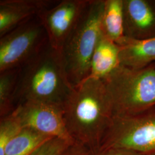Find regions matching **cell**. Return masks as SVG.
<instances>
[{"label":"cell","instance_id":"obj_1","mask_svg":"<svg viewBox=\"0 0 155 155\" xmlns=\"http://www.w3.org/2000/svg\"><path fill=\"white\" fill-rule=\"evenodd\" d=\"M67 131L75 142L97 152L114 116L103 80L88 78L74 87L63 104Z\"/></svg>","mask_w":155,"mask_h":155},{"label":"cell","instance_id":"obj_2","mask_svg":"<svg viewBox=\"0 0 155 155\" xmlns=\"http://www.w3.org/2000/svg\"><path fill=\"white\" fill-rule=\"evenodd\" d=\"M20 68L15 107L29 101L63 106L74 88L67 75L61 52L50 43Z\"/></svg>","mask_w":155,"mask_h":155},{"label":"cell","instance_id":"obj_3","mask_svg":"<svg viewBox=\"0 0 155 155\" xmlns=\"http://www.w3.org/2000/svg\"><path fill=\"white\" fill-rule=\"evenodd\" d=\"M104 81L114 116L134 115L155 106V63L139 68L120 64Z\"/></svg>","mask_w":155,"mask_h":155},{"label":"cell","instance_id":"obj_4","mask_svg":"<svg viewBox=\"0 0 155 155\" xmlns=\"http://www.w3.org/2000/svg\"><path fill=\"white\" fill-rule=\"evenodd\" d=\"M104 2L105 0H89L62 48L67 75L74 87L89 78L91 59L101 35Z\"/></svg>","mask_w":155,"mask_h":155},{"label":"cell","instance_id":"obj_5","mask_svg":"<svg viewBox=\"0 0 155 155\" xmlns=\"http://www.w3.org/2000/svg\"><path fill=\"white\" fill-rule=\"evenodd\" d=\"M109 148L155 155V106L134 115L114 116L98 151Z\"/></svg>","mask_w":155,"mask_h":155},{"label":"cell","instance_id":"obj_6","mask_svg":"<svg viewBox=\"0 0 155 155\" xmlns=\"http://www.w3.org/2000/svg\"><path fill=\"white\" fill-rule=\"evenodd\" d=\"M48 44L39 17L23 22L0 38V72L20 68Z\"/></svg>","mask_w":155,"mask_h":155},{"label":"cell","instance_id":"obj_7","mask_svg":"<svg viewBox=\"0 0 155 155\" xmlns=\"http://www.w3.org/2000/svg\"><path fill=\"white\" fill-rule=\"evenodd\" d=\"M12 113L22 127L32 128L52 137L75 142L66 127L63 106L29 101L17 105Z\"/></svg>","mask_w":155,"mask_h":155},{"label":"cell","instance_id":"obj_8","mask_svg":"<svg viewBox=\"0 0 155 155\" xmlns=\"http://www.w3.org/2000/svg\"><path fill=\"white\" fill-rule=\"evenodd\" d=\"M89 0H61L39 15L50 45L61 52Z\"/></svg>","mask_w":155,"mask_h":155},{"label":"cell","instance_id":"obj_9","mask_svg":"<svg viewBox=\"0 0 155 155\" xmlns=\"http://www.w3.org/2000/svg\"><path fill=\"white\" fill-rule=\"evenodd\" d=\"M125 37L144 40L155 37V0H123Z\"/></svg>","mask_w":155,"mask_h":155},{"label":"cell","instance_id":"obj_10","mask_svg":"<svg viewBox=\"0 0 155 155\" xmlns=\"http://www.w3.org/2000/svg\"><path fill=\"white\" fill-rule=\"evenodd\" d=\"M55 0H1L0 38L54 5Z\"/></svg>","mask_w":155,"mask_h":155},{"label":"cell","instance_id":"obj_11","mask_svg":"<svg viewBox=\"0 0 155 155\" xmlns=\"http://www.w3.org/2000/svg\"><path fill=\"white\" fill-rule=\"evenodd\" d=\"M120 46L102 33L91 61L89 78L104 81L120 65Z\"/></svg>","mask_w":155,"mask_h":155},{"label":"cell","instance_id":"obj_12","mask_svg":"<svg viewBox=\"0 0 155 155\" xmlns=\"http://www.w3.org/2000/svg\"><path fill=\"white\" fill-rule=\"evenodd\" d=\"M117 45L121 65L139 68L155 63V37L144 40L125 37Z\"/></svg>","mask_w":155,"mask_h":155},{"label":"cell","instance_id":"obj_13","mask_svg":"<svg viewBox=\"0 0 155 155\" xmlns=\"http://www.w3.org/2000/svg\"><path fill=\"white\" fill-rule=\"evenodd\" d=\"M101 31L104 36L117 44L125 38L123 0H105Z\"/></svg>","mask_w":155,"mask_h":155},{"label":"cell","instance_id":"obj_14","mask_svg":"<svg viewBox=\"0 0 155 155\" xmlns=\"http://www.w3.org/2000/svg\"><path fill=\"white\" fill-rule=\"evenodd\" d=\"M54 137L29 127H23L6 145L4 155H29Z\"/></svg>","mask_w":155,"mask_h":155},{"label":"cell","instance_id":"obj_15","mask_svg":"<svg viewBox=\"0 0 155 155\" xmlns=\"http://www.w3.org/2000/svg\"><path fill=\"white\" fill-rule=\"evenodd\" d=\"M20 68L0 72V117L8 116L14 110L15 96Z\"/></svg>","mask_w":155,"mask_h":155},{"label":"cell","instance_id":"obj_16","mask_svg":"<svg viewBox=\"0 0 155 155\" xmlns=\"http://www.w3.org/2000/svg\"><path fill=\"white\" fill-rule=\"evenodd\" d=\"M22 128L12 113L0 118V155H4L6 145Z\"/></svg>","mask_w":155,"mask_h":155},{"label":"cell","instance_id":"obj_17","mask_svg":"<svg viewBox=\"0 0 155 155\" xmlns=\"http://www.w3.org/2000/svg\"><path fill=\"white\" fill-rule=\"evenodd\" d=\"M75 143L54 137L41 144L29 155H60Z\"/></svg>","mask_w":155,"mask_h":155},{"label":"cell","instance_id":"obj_18","mask_svg":"<svg viewBox=\"0 0 155 155\" xmlns=\"http://www.w3.org/2000/svg\"><path fill=\"white\" fill-rule=\"evenodd\" d=\"M92 152L83 144L75 142L60 155H91Z\"/></svg>","mask_w":155,"mask_h":155},{"label":"cell","instance_id":"obj_19","mask_svg":"<svg viewBox=\"0 0 155 155\" xmlns=\"http://www.w3.org/2000/svg\"><path fill=\"white\" fill-rule=\"evenodd\" d=\"M91 155H145L137 152L122 148H109L98 151Z\"/></svg>","mask_w":155,"mask_h":155}]
</instances>
